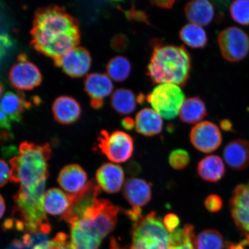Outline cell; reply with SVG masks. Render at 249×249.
Here are the masks:
<instances>
[{
	"label": "cell",
	"instance_id": "1",
	"mask_svg": "<svg viewBox=\"0 0 249 249\" xmlns=\"http://www.w3.org/2000/svg\"><path fill=\"white\" fill-rule=\"evenodd\" d=\"M31 34L33 48L54 61L78 46L80 40L76 18L56 5L37 9Z\"/></svg>",
	"mask_w": 249,
	"mask_h": 249
},
{
	"label": "cell",
	"instance_id": "2",
	"mask_svg": "<svg viewBox=\"0 0 249 249\" xmlns=\"http://www.w3.org/2000/svg\"><path fill=\"white\" fill-rule=\"evenodd\" d=\"M191 54L184 46L157 44L153 49L147 74L154 84L184 87L191 71Z\"/></svg>",
	"mask_w": 249,
	"mask_h": 249
},
{
	"label": "cell",
	"instance_id": "3",
	"mask_svg": "<svg viewBox=\"0 0 249 249\" xmlns=\"http://www.w3.org/2000/svg\"><path fill=\"white\" fill-rule=\"evenodd\" d=\"M52 149L48 143L39 145L27 142L21 143L19 154L12 158L10 180L20 188H35L49 177L48 164Z\"/></svg>",
	"mask_w": 249,
	"mask_h": 249
},
{
	"label": "cell",
	"instance_id": "4",
	"mask_svg": "<svg viewBox=\"0 0 249 249\" xmlns=\"http://www.w3.org/2000/svg\"><path fill=\"white\" fill-rule=\"evenodd\" d=\"M45 184L46 182H43L35 188H20L14 196L13 214H18L28 233L47 235L51 231V225L42 206Z\"/></svg>",
	"mask_w": 249,
	"mask_h": 249
},
{
	"label": "cell",
	"instance_id": "5",
	"mask_svg": "<svg viewBox=\"0 0 249 249\" xmlns=\"http://www.w3.org/2000/svg\"><path fill=\"white\" fill-rule=\"evenodd\" d=\"M120 208L105 199H97L94 206L82 219L76 222L81 229L92 237L102 241L113 231Z\"/></svg>",
	"mask_w": 249,
	"mask_h": 249
},
{
	"label": "cell",
	"instance_id": "6",
	"mask_svg": "<svg viewBox=\"0 0 249 249\" xmlns=\"http://www.w3.org/2000/svg\"><path fill=\"white\" fill-rule=\"evenodd\" d=\"M170 232L152 212L134 223L131 249H170Z\"/></svg>",
	"mask_w": 249,
	"mask_h": 249
},
{
	"label": "cell",
	"instance_id": "7",
	"mask_svg": "<svg viewBox=\"0 0 249 249\" xmlns=\"http://www.w3.org/2000/svg\"><path fill=\"white\" fill-rule=\"evenodd\" d=\"M184 99L181 89L173 84L158 85L147 97L154 110L167 120H173L178 116Z\"/></svg>",
	"mask_w": 249,
	"mask_h": 249
},
{
	"label": "cell",
	"instance_id": "8",
	"mask_svg": "<svg viewBox=\"0 0 249 249\" xmlns=\"http://www.w3.org/2000/svg\"><path fill=\"white\" fill-rule=\"evenodd\" d=\"M98 140L102 153L113 162L123 163L132 157L133 139L125 132L116 131L109 134L104 130L99 134Z\"/></svg>",
	"mask_w": 249,
	"mask_h": 249
},
{
	"label": "cell",
	"instance_id": "9",
	"mask_svg": "<svg viewBox=\"0 0 249 249\" xmlns=\"http://www.w3.org/2000/svg\"><path fill=\"white\" fill-rule=\"evenodd\" d=\"M221 53L226 60L241 61L249 52V38L247 34L238 27L227 28L217 38Z\"/></svg>",
	"mask_w": 249,
	"mask_h": 249
},
{
	"label": "cell",
	"instance_id": "10",
	"mask_svg": "<svg viewBox=\"0 0 249 249\" xmlns=\"http://www.w3.org/2000/svg\"><path fill=\"white\" fill-rule=\"evenodd\" d=\"M101 191L100 186L92 179L75 194H69L70 205L60 219L70 224L82 219L88 211L94 206Z\"/></svg>",
	"mask_w": 249,
	"mask_h": 249
},
{
	"label": "cell",
	"instance_id": "11",
	"mask_svg": "<svg viewBox=\"0 0 249 249\" xmlns=\"http://www.w3.org/2000/svg\"><path fill=\"white\" fill-rule=\"evenodd\" d=\"M230 208L235 225L245 236L243 242L249 247V181L233 190Z\"/></svg>",
	"mask_w": 249,
	"mask_h": 249
},
{
	"label": "cell",
	"instance_id": "12",
	"mask_svg": "<svg viewBox=\"0 0 249 249\" xmlns=\"http://www.w3.org/2000/svg\"><path fill=\"white\" fill-rule=\"evenodd\" d=\"M190 139L197 150L203 153H210L220 147L222 136L215 124L210 121H203L193 127Z\"/></svg>",
	"mask_w": 249,
	"mask_h": 249
},
{
	"label": "cell",
	"instance_id": "13",
	"mask_svg": "<svg viewBox=\"0 0 249 249\" xmlns=\"http://www.w3.org/2000/svg\"><path fill=\"white\" fill-rule=\"evenodd\" d=\"M56 66L61 67L71 77H80L89 71L91 64L89 52L82 47L76 46L54 61Z\"/></svg>",
	"mask_w": 249,
	"mask_h": 249
},
{
	"label": "cell",
	"instance_id": "14",
	"mask_svg": "<svg viewBox=\"0 0 249 249\" xmlns=\"http://www.w3.org/2000/svg\"><path fill=\"white\" fill-rule=\"evenodd\" d=\"M9 80L12 86L19 90H30L38 86L42 75L38 68L27 60L18 61L11 68Z\"/></svg>",
	"mask_w": 249,
	"mask_h": 249
},
{
	"label": "cell",
	"instance_id": "15",
	"mask_svg": "<svg viewBox=\"0 0 249 249\" xmlns=\"http://www.w3.org/2000/svg\"><path fill=\"white\" fill-rule=\"evenodd\" d=\"M96 182L108 194H115L122 188L124 182L123 168L111 163L103 164L96 174Z\"/></svg>",
	"mask_w": 249,
	"mask_h": 249
},
{
	"label": "cell",
	"instance_id": "16",
	"mask_svg": "<svg viewBox=\"0 0 249 249\" xmlns=\"http://www.w3.org/2000/svg\"><path fill=\"white\" fill-rule=\"evenodd\" d=\"M123 195L133 208H141L151 200L150 185L144 179H127L124 186Z\"/></svg>",
	"mask_w": 249,
	"mask_h": 249
},
{
	"label": "cell",
	"instance_id": "17",
	"mask_svg": "<svg viewBox=\"0 0 249 249\" xmlns=\"http://www.w3.org/2000/svg\"><path fill=\"white\" fill-rule=\"evenodd\" d=\"M224 160L231 169L244 170L249 166V142L247 140H232L223 150Z\"/></svg>",
	"mask_w": 249,
	"mask_h": 249
},
{
	"label": "cell",
	"instance_id": "18",
	"mask_svg": "<svg viewBox=\"0 0 249 249\" xmlns=\"http://www.w3.org/2000/svg\"><path fill=\"white\" fill-rule=\"evenodd\" d=\"M87 174L79 165H68L59 174L57 181L61 188L71 195L75 194L86 186Z\"/></svg>",
	"mask_w": 249,
	"mask_h": 249
},
{
	"label": "cell",
	"instance_id": "19",
	"mask_svg": "<svg viewBox=\"0 0 249 249\" xmlns=\"http://www.w3.org/2000/svg\"><path fill=\"white\" fill-rule=\"evenodd\" d=\"M52 111L55 121L61 124H72L81 114L80 106L75 99L70 96H62L57 98L52 105Z\"/></svg>",
	"mask_w": 249,
	"mask_h": 249
},
{
	"label": "cell",
	"instance_id": "20",
	"mask_svg": "<svg viewBox=\"0 0 249 249\" xmlns=\"http://www.w3.org/2000/svg\"><path fill=\"white\" fill-rule=\"evenodd\" d=\"M85 89L91 101H103L113 92V85L107 74L90 73L86 77Z\"/></svg>",
	"mask_w": 249,
	"mask_h": 249
},
{
	"label": "cell",
	"instance_id": "21",
	"mask_svg": "<svg viewBox=\"0 0 249 249\" xmlns=\"http://www.w3.org/2000/svg\"><path fill=\"white\" fill-rule=\"evenodd\" d=\"M161 117L154 109L145 108L136 114V132L145 136H153L160 134L163 128Z\"/></svg>",
	"mask_w": 249,
	"mask_h": 249
},
{
	"label": "cell",
	"instance_id": "22",
	"mask_svg": "<svg viewBox=\"0 0 249 249\" xmlns=\"http://www.w3.org/2000/svg\"><path fill=\"white\" fill-rule=\"evenodd\" d=\"M185 14L187 19L191 23L205 26L211 23L214 10L213 5L209 1L197 0L187 3Z\"/></svg>",
	"mask_w": 249,
	"mask_h": 249
},
{
	"label": "cell",
	"instance_id": "23",
	"mask_svg": "<svg viewBox=\"0 0 249 249\" xmlns=\"http://www.w3.org/2000/svg\"><path fill=\"white\" fill-rule=\"evenodd\" d=\"M70 197L69 194H65L57 188L49 189L42 200V206L46 213L52 215L61 217L69 209Z\"/></svg>",
	"mask_w": 249,
	"mask_h": 249
},
{
	"label": "cell",
	"instance_id": "24",
	"mask_svg": "<svg viewBox=\"0 0 249 249\" xmlns=\"http://www.w3.org/2000/svg\"><path fill=\"white\" fill-rule=\"evenodd\" d=\"M197 173L205 181L216 182L225 175V164L219 156H208L198 163Z\"/></svg>",
	"mask_w": 249,
	"mask_h": 249
},
{
	"label": "cell",
	"instance_id": "25",
	"mask_svg": "<svg viewBox=\"0 0 249 249\" xmlns=\"http://www.w3.org/2000/svg\"><path fill=\"white\" fill-rule=\"evenodd\" d=\"M207 115L205 103L198 96L185 99L179 113L180 120L188 124L200 123Z\"/></svg>",
	"mask_w": 249,
	"mask_h": 249
},
{
	"label": "cell",
	"instance_id": "26",
	"mask_svg": "<svg viewBox=\"0 0 249 249\" xmlns=\"http://www.w3.org/2000/svg\"><path fill=\"white\" fill-rule=\"evenodd\" d=\"M137 102L136 96L131 90L119 89L112 93L110 104L121 116H126L136 110Z\"/></svg>",
	"mask_w": 249,
	"mask_h": 249
},
{
	"label": "cell",
	"instance_id": "27",
	"mask_svg": "<svg viewBox=\"0 0 249 249\" xmlns=\"http://www.w3.org/2000/svg\"><path fill=\"white\" fill-rule=\"evenodd\" d=\"M29 104L24 101L23 96L12 92L5 93L1 99V110L7 115L11 121L19 122L21 113Z\"/></svg>",
	"mask_w": 249,
	"mask_h": 249
},
{
	"label": "cell",
	"instance_id": "28",
	"mask_svg": "<svg viewBox=\"0 0 249 249\" xmlns=\"http://www.w3.org/2000/svg\"><path fill=\"white\" fill-rule=\"evenodd\" d=\"M180 39L186 45L194 49L204 48L208 38L206 32L201 26L195 24H188L179 32Z\"/></svg>",
	"mask_w": 249,
	"mask_h": 249
},
{
	"label": "cell",
	"instance_id": "29",
	"mask_svg": "<svg viewBox=\"0 0 249 249\" xmlns=\"http://www.w3.org/2000/svg\"><path fill=\"white\" fill-rule=\"evenodd\" d=\"M107 69V74L111 80L120 82L129 76L132 67L128 59L118 55L109 61Z\"/></svg>",
	"mask_w": 249,
	"mask_h": 249
},
{
	"label": "cell",
	"instance_id": "30",
	"mask_svg": "<svg viewBox=\"0 0 249 249\" xmlns=\"http://www.w3.org/2000/svg\"><path fill=\"white\" fill-rule=\"evenodd\" d=\"M71 240L75 249H99L102 241L92 237L76 223L70 224Z\"/></svg>",
	"mask_w": 249,
	"mask_h": 249
},
{
	"label": "cell",
	"instance_id": "31",
	"mask_svg": "<svg viewBox=\"0 0 249 249\" xmlns=\"http://www.w3.org/2000/svg\"><path fill=\"white\" fill-rule=\"evenodd\" d=\"M197 249H223L225 242L221 233L214 230H206L196 236Z\"/></svg>",
	"mask_w": 249,
	"mask_h": 249
},
{
	"label": "cell",
	"instance_id": "32",
	"mask_svg": "<svg viewBox=\"0 0 249 249\" xmlns=\"http://www.w3.org/2000/svg\"><path fill=\"white\" fill-rule=\"evenodd\" d=\"M230 14L236 23L244 26L249 25V1L238 0L233 1L230 7Z\"/></svg>",
	"mask_w": 249,
	"mask_h": 249
},
{
	"label": "cell",
	"instance_id": "33",
	"mask_svg": "<svg viewBox=\"0 0 249 249\" xmlns=\"http://www.w3.org/2000/svg\"><path fill=\"white\" fill-rule=\"evenodd\" d=\"M32 249H75L66 233L60 232L51 241L34 246Z\"/></svg>",
	"mask_w": 249,
	"mask_h": 249
},
{
	"label": "cell",
	"instance_id": "34",
	"mask_svg": "<svg viewBox=\"0 0 249 249\" xmlns=\"http://www.w3.org/2000/svg\"><path fill=\"white\" fill-rule=\"evenodd\" d=\"M169 161L170 166L176 170L184 169L190 162L188 152L184 149H178L171 152Z\"/></svg>",
	"mask_w": 249,
	"mask_h": 249
},
{
	"label": "cell",
	"instance_id": "35",
	"mask_svg": "<svg viewBox=\"0 0 249 249\" xmlns=\"http://www.w3.org/2000/svg\"><path fill=\"white\" fill-rule=\"evenodd\" d=\"M204 205L210 213H215L219 211L223 207V201L220 196L217 195H211L205 200Z\"/></svg>",
	"mask_w": 249,
	"mask_h": 249
},
{
	"label": "cell",
	"instance_id": "36",
	"mask_svg": "<svg viewBox=\"0 0 249 249\" xmlns=\"http://www.w3.org/2000/svg\"><path fill=\"white\" fill-rule=\"evenodd\" d=\"M179 223V218L176 214L169 213L164 218V225L169 232H173L177 229Z\"/></svg>",
	"mask_w": 249,
	"mask_h": 249
},
{
	"label": "cell",
	"instance_id": "37",
	"mask_svg": "<svg viewBox=\"0 0 249 249\" xmlns=\"http://www.w3.org/2000/svg\"><path fill=\"white\" fill-rule=\"evenodd\" d=\"M0 168H1V186H4L7 183L9 180H10L11 171L9 169L8 165L5 162L4 160H1V164H0Z\"/></svg>",
	"mask_w": 249,
	"mask_h": 249
},
{
	"label": "cell",
	"instance_id": "38",
	"mask_svg": "<svg viewBox=\"0 0 249 249\" xmlns=\"http://www.w3.org/2000/svg\"><path fill=\"white\" fill-rule=\"evenodd\" d=\"M195 238L194 236L181 244L171 246L170 249H197L195 243Z\"/></svg>",
	"mask_w": 249,
	"mask_h": 249
},
{
	"label": "cell",
	"instance_id": "39",
	"mask_svg": "<svg viewBox=\"0 0 249 249\" xmlns=\"http://www.w3.org/2000/svg\"><path fill=\"white\" fill-rule=\"evenodd\" d=\"M11 119L9 118L7 114H5L4 112L1 110L0 111V125H1L2 129L11 130Z\"/></svg>",
	"mask_w": 249,
	"mask_h": 249
},
{
	"label": "cell",
	"instance_id": "40",
	"mask_svg": "<svg viewBox=\"0 0 249 249\" xmlns=\"http://www.w3.org/2000/svg\"><path fill=\"white\" fill-rule=\"evenodd\" d=\"M152 5L157 6V7L162 9H171L175 4V1H150Z\"/></svg>",
	"mask_w": 249,
	"mask_h": 249
},
{
	"label": "cell",
	"instance_id": "41",
	"mask_svg": "<svg viewBox=\"0 0 249 249\" xmlns=\"http://www.w3.org/2000/svg\"><path fill=\"white\" fill-rule=\"evenodd\" d=\"M122 124L124 129L132 130L135 126V122L132 118L126 117L123 120Z\"/></svg>",
	"mask_w": 249,
	"mask_h": 249
},
{
	"label": "cell",
	"instance_id": "42",
	"mask_svg": "<svg viewBox=\"0 0 249 249\" xmlns=\"http://www.w3.org/2000/svg\"><path fill=\"white\" fill-rule=\"evenodd\" d=\"M221 128L225 131H230L232 129V124L229 120H224L220 121Z\"/></svg>",
	"mask_w": 249,
	"mask_h": 249
},
{
	"label": "cell",
	"instance_id": "43",
	"mask_svg": "<svg viewBox=\"0 0 249 249\" xmlns=\"http://www.w3.org/2000/svg\"><path fill=\"white\" fill-rule=\"evenodd\" d=\"M248 246L244 242L238 244H230L227 245L226 249H247L245 248Z\"/></svg>",
	"mask_w": 249,
	"mask_h": 249
},
{
	"label": "cell",
	"instance_id": "44",
	"mask_svg": "<svg viewBox=\"0 0 249 249\" xmlns=\"http://www.w3.org/2000/svg\"><path fill=\"white\" fill-rule=\"evenodd\" d=\"M15 225L14 219H8L5 221L2 227L4 230H9L12 229Z\"/></svg>",
	"mask_w": 249,
	"mask_h": 249
},
{
	"label": "cell",
	"instance_id": "45",
	"mask_svg": "<svg viewBox=\"0 0 249 249\" xmlns=\"http://www.w3.org/2000/svg\"><path fill=\"white\" fill-rule=\"evenodd\" d=\"M0 207H1V209H0V213H1V217L3 216V214H4L5 210V201L4 200V198H3L2 196H1V198H0Z\"/></svg>",
	"mask_w": 249,
	"mask_h": 249
}]
</instances>
